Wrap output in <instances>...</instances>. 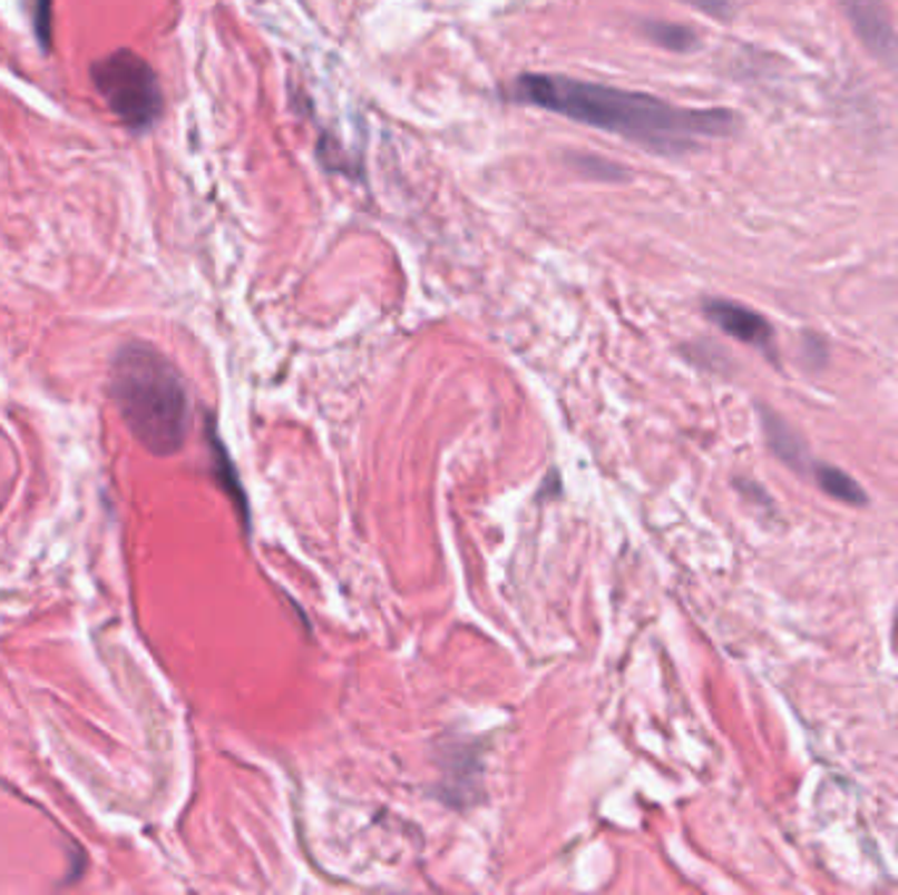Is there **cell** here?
<instances>
[{
  "mask_svg": "<svg viewBox=\"0 0 898 895\" xmlns=\"http://www.w3.org/2000/svg\"><path fill=\"white\" fill-rule=\"evenodd\" d=\"M110 397L131 436L156 458H172L187 442L193 417L187 384L153 344H121L110 363Z\"/></svg>",
  "mask_w": 898,
  "mask_h": 895,
  "instance_id": "cell-2",
  "label": "cell"
},
{
  "mask_svg": "<svg viewBox=\"0 0 898 895\" xmlns=\"http://www.w3.org/2000/svg\"><path fill=\"white\" fill-rule=\"evenodd\" d=\"M95 90L106 100L110 114L129 131H143L156 127L164 114V92L153 66L131 50H114L100 58L90 69Z\"/></svg>",
  "mask_w": 898,
  "mask_h": 895,
  "instance_id": "cell-3",
  "label": "cell"
},
{
  "mask_svg": "<svg viewBox=\"0 0 898 895\" xmlns=\"http://www.w3.org/2000/svg\"><path fill=\"white\" fill-rule=\"evenodd\" d=\"M896 641H898V620H896Z\"/></svg>",
  "mask_w": 898,
  "mask_h": 895,
  "instance_id": "cell-10",
  "label": "cell"
},
{
  "mask_svg": "<svg viewBox=\"0 0 898 895\" xmlns=\"http://www.w3.org/2000/svg\"><path fill=\"white\" fill-rule=\"evenodd\" d=\"M208 429H211V452H213V468H216V479H218L221 486H224L226 494L232 496V502L237 504L240 515H242V520H245V525H247L250 523L247 496H245V491H242L237 468L232 465L230 452L224 450V444H221V439L216 436V431H213V423L208 425Z\"/></svg>",
  "mask_w": 898,
  "mask_h": 895,
  "instance_id": "cell-6",
  "label": "cell"
},
{
  "mask_svg": "<svg viewBox=\"0 0 898 895\" xmlns=\"http://www.w3.org/2000/svg\"><path fill=\"white\" fill-rule=\"evenodd\" d=\"M644 35L660 48L675 50V53H686V50L696 48V35L689 27L673 24V21H646Z\"/></svg>",
  "mask_w": 898,
  "mask_h": 895,
  "instance_id": "cell-7",
  "label": "cell"
},
{
  "mask_svg": "<svg viewBox=\"0 0 898 895\" xmlns=\"http://www.w3.org/2000/svg\"><path fill=\"white\" fill-rule=\"evenodd\" d=\"M50 11H53V6L50 3H40L35 6V32H37V40L42 42V48L50 46Z\"/></svg>",
  "mask_w": 898,
  "mask_h": 895,
  "instance_id": "cell-9",
  "label": "cell"
},
{
  "mask_svg": "<svg viewBox=\"0 0 898 895\" xmlns=\"http://www.w3.org/2000/svg\"><path fill=\"white\" fill-rule=\"evenodd\" d=\"M846 13H849L853 21V29L862 35L865 46L872 50L875 56L888 61L890 66L898 63V40L894 35V29L888 24L886 11L878 9V6H846Z\"/></svg>",
  "mask_w": 898,
  "mask_h": 895,
  "instance_id": "cell-5",
  "label": "cell"
},
{
  "mask_svg": "<svg viewBox=\"0 0 898 895\" xmlns=\"http://www.w3.org/2000/svg\"><path fill=\"white\" fill-rule=\"evenodd\" d=\"M704 313L712 324L723 328L725 334H731L733 340L752 344V347H770L772 328L760 313L749 311L743 305L728 303V299H706Z\"/></svg>",
  "mask_w": 898,
  "mask_h": 895,
  "instance_id": "cell-4",
  "label": "cell"
},
{
  "mask_svg": "<svg viewBox=\"0 0 898 895\" xmlns=\"http://www.w3.org/2000/svg\"><path fill=\"white\" fill-rule=\"evenodd\" d=\"M814 475H817V483H820L822 489L828 491L830 496L841 499V502H849V504H862L865 502V491L859 489V483L849 479L843 471H838V468H830V465H817L814 468Z\"/></svg>",
  "mask_w": 898,
  "mask_h": 895,
  "instance_id": "cell-8",
  "label": "cell"
},
{
  "mask_svg": "<svg viewBox=\"0 0 898 895\" xmlns=\"http://www.w3.org/2000/svg\"><path fill=\"white\" fill-rule=\"evenodd\" d=\"M510 98L613 131L662 156H681L702 139L725 137L735 129V116L723 108H681L646 92L563 75H520L510 85Z\"/></svg>",
  "mask_w": 898,
  "mask_h": 895,
  "instance_id": "cell-1",
  "label": "cell"
}]
</instances>
